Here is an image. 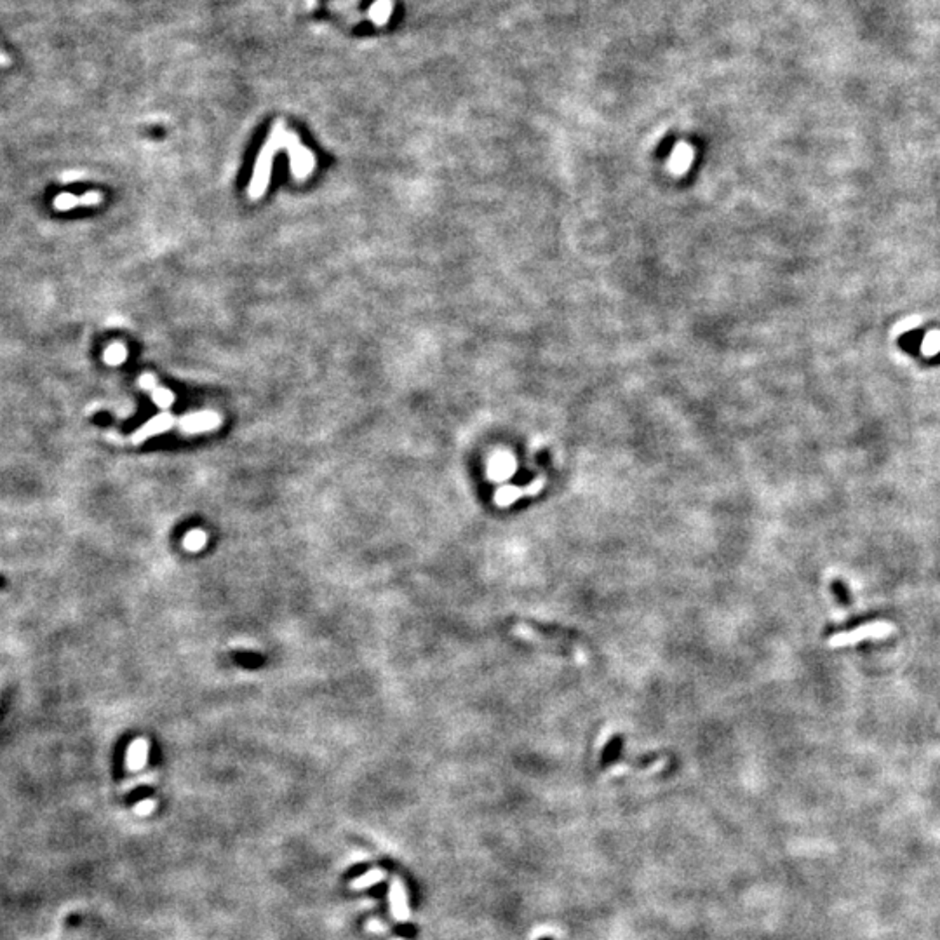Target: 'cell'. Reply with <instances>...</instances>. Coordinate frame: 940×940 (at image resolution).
<instances>
[{"label":"cell","instance_id":"3","mask_svg":"<svg viewBox=\"0 0 940 940\" xmlns=\"http://www.w3.org/2000/svg\"><path fill=\"white\" fill-rule=\"evenodd\" d=\"M894 631V625L887 624V622H876V624H865L862 627L854 629V631L848 632H839L829 641V645L832 648H837V646H846V645H855V643H861L864 639H870V638H884L890 632Z\"/></svg>","mask_w":940,"mask_h":940},{"label":"cell","instance_id":"16","mask_svg":"<svg viewBox=\"0 0 940 940\" xmlns=\"http://www.w3.org/2000/svg\"><path fill=\"white\" fill-rule=\"evenodd\" d=\"M392 940H406V939H402V937H399V939H392Z\"/></svg>","mask_w":940,"mask_h":940},{"label":"cell","instance_id":"1","mask_svg":"<svg viewBox=\"0 0 940 940\" xmlns=\"http://www.w3.org/2000/svg\"><path fill=\"white\" fill-rule=\"evenodd\" d=\"M286 126L283 122H277L276 126L272 127L269 134V140L265 141L263 145L262 152L258 153L256 157V164H255V171H253V178L250 181V188H247V195L251 199H259L265 193L266 186H269L270 181V173H272V166H273V157L279 150H284V141H286Z\"/></svg>","mask_w":940,"mask_h":940},{"label":"cell","instance_id":"5","mask_svg":"<svg viewBox=\"0 0 940 940\" xmlns=\"http://www.w3.org/2000/svg\"><path fill=\"white\" fill-rule=\"evenodd\" d=\"M174 423H176V420H174L173 415H169L167 411L160 413V415L153 416L150 422H146L145 425L141 427V429L138 430L136 434L131 435V441H133L134 444H140V442H143L145 439L152 437V435L169 430L171 427L174 425Z\"/></svg>","mask_w":940,"mask_h":940},{"label":"cell","instance_id":"14","mask_svg":"<svg viewBox=\"0 0 940 940\" xmlns=\"http://www.w3.org/2000/svg\"><path fill=\"white\" fill-rule=\"evenodd\" d=\"M366 930L371 932V934H385V932H389V927L380 920H369L366 923Z\"/></svg>","mask_w":940,"mask_h":940},{"label":"cell","instance_id":"10","mask_svg":"<svg viewBox=\"0 0 940 940\" xmlns=\"http://www.w3.org/2000/svg\"><path fill=\"white\" fill-rule=\"evenodd\" d=\"M385 876H387V874L383 869H378V868L371 869V870H368L366 874H362V876L350 881V888H352V890H366V888L373 887V884H376V883H380V881L385 880Z\"/></svg>","mask_w":940,"mask_h":940},{"label":"cell","instance_id":"4","mask_svg":"<svg viewBox=\"0 0 940 940\" xmlns=\"http://www.w3.org/2000/svg\"><path fill=\"white\" fill-rule=\"evenodd\" d=\"M219 423H221V418L214 411L192 413V415H185L178 420V425L185 434L207 432V430L219 427Z\"/></svg>","mask_w":940,"mask_h":940},{"label":"cell","instance_id":"12","mask_svg":"<svg viewBox=\"0 0 940 940\" xmlns=\"http://www.w3.org/2000/svg\"><path fill=\"white\" fill-rule=\"evenodd\" d=\"M206 542H207V535L202 532V529H192V532L186 533L185 539H183L185 548H188V551L192 552L200 551V548L206 545Z\"/></svg>","mask_w":940,"mask_h":940},{"label":"cell","instance_id":"2","mask_svg":"<svg viewBox=\"0 0 940 940\" xmlns=\"http://www.w3.org/2000/svg\"><path fill=\"white\" fill-rule=\"evenodd\" d=\"M284 150L290 155L291 173L296 180L303 181L309 178V174L316 169L317 159L307 146H303L300 138L292 131L286 133V141H284Z\"/></svg>","mask_w":940,"mask_h":940},{"label":"cell","instance_id":"15","mask_svg":"<svg viewBox=\"0 0 940 940\" xmlns=\"http://www.w3.org/2000/svg\"><path fill=\"white\" fill-rule=\"evenodd\" d=\"M9 65H11V58L7 56V54L4 53L2 49H0V68H7Z\"/></svg>","mask_w":940,"mask_h":940},{"label":"cell","instance_id":"8","mask_svg":"<svg viewBox=\"0 0 940 940\" xmlns=\"http://www.w3.org/2000/svg\"><path fill=\"white\" fill-rule=\"evenodd\" d=\"M101 199H103V195L100 192H87L82 197H75L72 193H60L54 199L53 206L56 211H70L73 207L79 206H96V204L101 202Z\"/></svg>","mask_w":940,"mask_h":940},{"label":"cell","instance_id":"11","mask_svg":"<svg viewBox=\"0 0 940 940\" xmlns=\"http://www.w3.org/2000/svg\"><path fill=\"white\" fill-rule=\"evenodd\" d=\"M103 359L110 366H119L127 359V350L122 343H112L103 354Z\"/></svg>","mask_w":940,"mask_h":940},{"label":"cell","instance_id":"7","mask_svg":"<svg viewBox=\"0 0 940 940\" xmlns=\"http://www.w3.org/2000/svg\"><path fill=\"white\" fill-rule=\"evenodd\" d=\"M138 383H140L141 389L150 390V392H152L153 401H155V404L159 406L160 409H169L171 406L174 404V401H176V396H174L171 390L160 387L159 383H157L155 376L150 375V373H146V375H141L140 380H138Z\"/></svg>","mask_w":940,"mask_h":940},{"label":"cell","instance_id":"13","mask_svg":"<svg viewBox=\"0 0 940 940\" xmlns=\"http://www.w3.org/2000/svg\"><path fill=\"white\" fill-rule=\"evenodd\" d=\"M155 806H157V803L153 799H143V801H140L136 806H134V813L145 817V815L152 813V811L155 810Z\"/></svg>","mask_w":940,"mask_h":940},{"label":"cell","instance_id":"9","mask_svg":"<svg viewBox=\"0 0 940 940\" xmlns=\"http://www.w3.org/2000/svg\"><path fill=\"white\" fill-rule=\"evenodd\" d=\"M148 751L150 745L145 738H138V740H134L126 752L127 770L140 771L141 768H145L146 759H148Z\"/></svg>","mask_w":940,"mask_h":940},{"label":"cell","instance_id":"6","mask_svg":"<svg viewBox=\"0 0 940 940\" xmlns=\"http://www.w3.org/2000/svg\"><path fill=\"white\" fill-rule=\"evenodd\" d=\"M389 899H390V910H392V916L396 921H404L409 920V907H408V895H406V888L402 884V881L396 876L392 880V884H390V891H389Z\"/></svg>","mask_w":940,"mask_h":940}]
</instances>
